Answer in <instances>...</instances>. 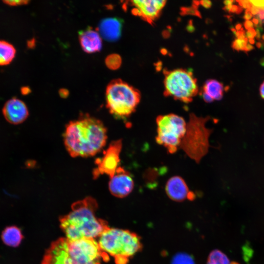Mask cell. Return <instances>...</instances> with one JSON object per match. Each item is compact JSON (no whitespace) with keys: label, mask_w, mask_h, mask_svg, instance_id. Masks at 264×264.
<instances>
[{"label":"cell","mask_w":264,"mask_h":264,"mask_svg":"<svg viewBox=\"0 0 264 264\" xmlns=\"http://www.w3.org/2000/svg\"><path fill=\"white\" fill-rule=\"evenodd\" d=\"M233 2V0H225L224 1V4L226 5V6H228V5H232V3Z\"/></svg>","instance_id":"38"},{"label":"cell","mask_w":264,"mask_h":264,"mask_svg":"<svg viewBox=\"0 0 264 264\" xmlns=\"http://www.w3.org/2000/svg\"><path fill=\"white\" fill-rule=\"evenodd\" d=\"M232 5H228V6H225L224 8V9L226 11H229L230 12L231 8H232Z\"/></svg>","instance_id":"39"},{"label":"cell","mask_w":264,"mask_h":264,"mask_svg":"<svg viewBox=\"0 0 264 264\" xmlns=\"http://www.w3.org/2000/svg\"><path fill=\"white\" fill-rule=\"evenodd\" d=\"M227 256L221 251L216 249L209 254L207 264H230Z\"/></svg>","instance_id":"19"},{"label":"cell","mask_w":264,"mask_h":264,"mask_svg":"<svg viewBox=\"0 0 264 264\" xmlns=\"http://www.w3.org/2000/svg\"><path fill=\"white\" fill-rule=\"evenodd\" d=\"M81 46L84 51L88 53L99 51L102 47L100 35L91 28H88L79 33Z\"/></svg>","instance_id":"14"},{"label":"cell","mask_w":264,"mask_h":264,"mask_svg":"<svg viewBox=\"0 0 264 264\" xmlns=\"http://www.w3.org/2000/svg\"><path fill=\"white\" fill-rule=\"evenodd\" d=\"M262 28H257L256 29V39L257 40H259L260 39V37H261V33H260V31H261V29Z\"/></svg>","instance_id":"35"},{"label":"cell","mask_w":264,"mask_h":264,"mask_svg":"<svg viewBox=\"0 0 264 264\" xmlns=\"http://www.w3.org/2000/svg\"><path fill=\"white\" fill-rule=\"evenodd\" d=\"M30 89L28 87H24L21 88V93L23 95H26L29 93Z\"/></svg>","instance_id":"30"},{"label":"cell","mask_w":264,"mask_h":264,"mask_svg":"<svg viewBox=\"0 0 264 264\" xmlns=\"http://www.w3.org/2000/svg\"><path fill=\"white\" fill-rule=\"evenodd\" d=\"M248 41L250 44H254L255 43V41L254 39H249Z\"/></svg>","instance_id":"42"},{"label":"cell","mask_w":264,"mask_h":264,"mask_svg":"<svg viewBox=\"0 0 264 264\" xmlns=\"http://www.w3.org/2000/svg\"><path fill=\"white\" fill-rule=\"evenodd\" d=\"M223 87L221 83L215 80H207L203 87V92L213 100H220L223 95Z\"/></svg>","instance_id":"18"},{"label":"cell","mask_w":264,"mask_h":264,"mask_svg":"<svg viewBox=\"0 0 264 264\" xmlns=\"http://www.w3.org/2000/svg\"><path fill=\"white\" fill-rule=\"evenodd\" d=\"M252 15L250 12V10L247 9L245 10L244 16H243V18L246 20V21H249V20L251 19L252 18Z\"/></svg>","instance_id":"27"},{"label":"cell","mask_w":264,"mask_h":264,"mask_svg":"<svg viewBox=\"0 0 264 264\" xmlns=\"http://www.w3.org/2000/svg\"><path fill=\"white\" fill-rule=\"evenodd\" d=\"M262 39L264 40V35L262 36Z\"/></svg>","instance_id":"46"},{"label":"cell","mask_w":264,"mask_h":264,"mask_svg":"<svg viewBox=\"0 0 264 264\" xmlns=\"http://www.w3.org/2000/svg\"><path fill=\"white\" fill-rule=\"evenodd\" d=\"M256 46L259 48H262V49H263V47H263L264 46L263 44L260 42H257L256 43Z\"/></svg>","instance_id":"40"},{"label":"cell","mask_w":264,"mask_h":264,"mask_svg":"<svg viewBox=\"0 0 264 264\" xmlns=\"http://www.w3.org/2000/svg\"><path fill=\"white\" fill-rule=\"evenodd\" d=\"M122 147L121 140L113 141L110 144L103 156L96 160L97 167L92 172L94 179L103 174L108 175L110 178L113 176L120 167V154Z\"/></svg>","instance_id":"9"},{"label":"cell","mask_w":264,"mask_h":264,"mask_svg":"<svg viewBox=\"0 0 264 264\" xmlns=\"http://www.w3.org/2000/svg\"><path fill=\"white\" fill-rule=\"evenodd\" d=\"M23 236L21 229L16 226L6 227L2 232L1 239L3 242L7 246L17 247L22 240Z\"/></svg>","instance_id":"16"},{"label":"cell","mask_w":264,"mask_h":264,"mask_svg":"<svg viewBox=\"0 0 264 264\" xmlns=\"http://www.w3.org/2000/svg\"><path fill=\"white\" fill-rule=\"evenodd\" d=\"M5 4L9 6H19L25 5L29 2V0H4L3 1Z\"/></svg>","instance_id":"23"},{"label":"cell","mask_w":264,"mask_h":264,"mask_svg":"<svg viewBox=\"0 0 264 264\" xmlns=\"http://www.w3.org/2000/svg\"><path fill=\"white\" fill-rule=\"evenodd\" d=\"M134 187L131 175L124 168L119 167L113 176L110 178L109 189L114 196L123 198L129 195Z\"/></svg>","instance_id":"10"},{"label":"cell","mask_w":264,"mask_h":264,"mask_svg":"<svg viewBox=\"0 0 264 264\" xmlns=\"http://www.w3.org/2000/svg\"><path fill=\"white\" fill-rule=\"evenodd\" d=\"M157 124V143L165 147L169 153H175L180 147L186 131L187 123L175 114L158 116Z\"/></svg>","instance_id":"7"},{"label":"cell","mask_w":264,"mask_h":264,"mask_svg":"<svg viewBox=\"0 0 264 264\" xmlns=\"http://www.w3.org/2000/svg\"><path fill=\"white\" fill-rule=\"evenodd\" d=\"M260 64H261L262 66H264V58H263L262 59H261V60L260 61Z\"/></svg>","instance_id":"43"},{"label":"cell","mask_w":264,"mask_h":264,"mask_svg":"<svg viewBox=\"0 0 264 264\" xmlns=\"http://www.w3.org/2000/svg\"><path fill=\"white\" fill-rule=\"evenodd\" d=\"M241 28H242V25L241 24H237L236 25V29L238 30H240Z\"/></svg>","instance_id":"41"},{"label":"cell","mask_w":264,"mask_h":264,"mask_svg":"<svg viewBox=\"0 0 264 264\" xmlns=\"http://www.w3.org/2000/svg\"><path fill=\"white\" fill-rule=\"evenodd\" d=\"M106 106L116 118L124 119L132 113L139 103V91L121 79H115L107 86Z\"/></svg>","instance_id":"5"},{"label":"cell","mask_w":264,"mask_h":264,"mask_svg":"<svg viewBox=\"0 0 264 264\" xmlns=\"http://www.w3.org/2000/svg\"><path fill=\"white\" fill-rule=\"evenodd\" d=\"M230 264H239L238 263H237V262H232L230 263Z\"/></svg>","instance_id":"45"},{"label":"cell","mask_w":264,"mask_h":264,"mask_svg":"<svg viewBox=\"0 0 264 264\" xmlns=\"http://www.w3.org/2000/svg\"><path fill=\"white\" fill-rule=\"evenodd\" d=\"M107 133L102 121L85 115L66 125L64 134L65 146L72 157L93 156L105 146Z\"/></svg>","instance_id":"1"},{"label":"cell","mask_w":264,"mask_h":264,"mask_svg":"<svg viewBox=\"0 0 264 264\" xmlns=\"http://www.w3.org/2000/svg\"><path fill=\"white\" fill-rule=\"evenodd\" d=\"M107 66L112 70L119 68L121 64L120 56L116 54H112L107 56L105 60Z\"/></svg>","instance_id":"21"},{"label":"cell","mask_w":264,"mask_h":264,"mask_svg":"<svg viewBox=\"0 0 264 264\" xmlns=\"http://www.w3.org/2000/svg\"><path fill=\"white\" fill-rule=\"evenodd\" d=\"M16 54V49L10 43L0 40V66L9 65L14 60Z\"/></svg>","instance_id":"17"},{"label":"cell","mask_w":264,"mask_h":264,"mask_svg":"<svg viewBox=\"0 0 264 264\" xmlns=\"http://www.w3.org/2000/svg\"><path fill=\"white\" fill-rule=\"evenodd\" d=\"M231 31L233 32L234 34L235 35L237 32V31L236 30V29L234 28H231Z\"/></svg>","instance_id":"44"},{"label":"cell","mask_w":264,"mask_h":264,"mask_svg":"<svg viewBox=\"0 0 264 264\" xmlns=\"http://www.w3.org/2000/svg\"><path fill=\"white\" fill-rule=\"evenodd\" d=\"M248 39L245 38L244 40L236 39L232 44V47L238 51L244 50L247 44Z\"/></svg>","instance_id":"22"},{"label":"cell","mask_w":264,"mask_h":264,"mask_svg":"<svg viewBox=\"0 0 264 264\" xmlns=\"http://www.w3.org/2000/svg\"><path fill=\"white\" fill-rule=\"evenodd\" d=\"M164 87L166 95L185 103L191 102L198 91L197 81L192 73L182 69L167 72Z\"/></svg>","instance_id":"8"},{"label":"cell","mask_w":264,"mask_h":264,"mask_svg":"<svg viewBox=\"0 0 264 264\" xmlns=\"http://www.w3.org/2000/svg\"><path fill=\"white\" fill-rule=\"evenodd\" d=\"M246 37L249 39H253L256 35V31L253 28H250L246 33Z\"/></svg>","instance_id":"25"},{"label":"cell","mask_w":264,"mask_h":264,"mask_svg":"<svg viewBox=\"0 0 264 264\" xmlns=\"http://www.w3.org/2000/svg\"><path fill=\"white\" fill-rule=\"evenodd\" d=\"M209 119L190 114L186 132L180 145L179 148L197 163L208 152L209 138L213 131L206 127V123Z\"/></svg>","instance_id":"6"},{"label":"cell","mask_w":264,"mask_h":264,"mask_svg":"<svg viewBox=\"0 0 264 264\" xmlns=\"http://www.w3.org/2000/svg\"><path fill=\"white\" fill-rule=\"evenodd\" d=\"M254 48V47L250 44H247L244 51H250Z\"/></svg>","instance_id":"36"},{"label":"cell","mask_w":264,"mask_h":264,"mask_svg":"<svg viewBox=\"0 0 264 264\" xmlns=\"http://www.w3.org/2000/svg\"><path fill=\"white\" fill-rule=\"evenodd\" d=\"M132 2L136 7V12L150 22L158 16L166 2L165 0H139Z\"/></svg>","instance_id":"13"},{"label":"cell","mask_w":264,"mask_h":264,"mask_svg":"<svg viewBox=\"0 0 264 264\" xmlns=\"http://www.w3.org/2000/svg\"><path fill=\"white\" fill-rule=\"evenodd\" d=\"M59 93L61 97H66L68 95V91L67 89L63 88L60 90Z\"/></svg>","instance_id":"29"},{"label":"cell","mask_w":264,"mask_h":264,"mask_svg":"<svg viewBox=\"0 0 264 264\" xmlns=\"http://www.w3.org/2000/svg\"><path fill=\"white\" fill-rule=\"evenodd\" d=\"M171 264H195L193 258L185 253H178L173 258Z\"/></svg>","instance_id":"20"},{"label":"cell","mask_w":264,"mask_h":264,"mask_svg":"<svg viewBox=\"0 0 264 264\" xmlns=\"http://www.w3.org/2000/svg\"><path fill=\"white\" fill-rule=\"evenodd\" d=\"M244 26L245 28L248 30L250 28H252L253 27V23L250 21H246L244 23Z\"/></svg>","instance_id":"28"},{"label":"cell","mask_w":264,"mask_h":264,"mask_svg":"<svg viewBox=\"0 0 264 264\" xmlns=\"http://www.w3.org/2000/svg\"><path fill=\"white\" fill-rule=\"evenodd\" d=\"M122 26V22L119 19L108 18L100 22L98 28L101 36L105 40L114 42L121 35Z\"/></svg>","instance_id":"15"},{"label":"cell","mask_w":264,"mask_h":264,"mask_svg":"<svg viewBox=\"0 0 264 264\" xmlns=\"http://www.w3.org/2000/svg\"><path fill=\"white\" fill-rule=\"evenodd\" d=\"M252 22L255 24V27H257L260 23L259 20L256 18L252 19Z\"/></svg>","instance_id":"37"},{"label":"cell","mask_w":264,"mask_h":264,"mask_svg":"<svg viewBox=\"0 0 264 264\" xmlns=\"http://www.w3.org/2000/svg\"><path fill=\"white\" fill-rule=\"evenodd\" d=\"M165 190L169 198L176 201H182L186 199L193 200L195 198L194 193L190 191L184 180L179 176L169 178Z\"/></svg>","instance_id":"12"},{"label":"cell","mask_w":264,"mask_h":264,"mask_svg":"<svg viewBox=\"0 0 264 264\" xmlns=\"http://www.w3.org/2000/svg\"><path fill=\"white\" fill-rule=\"evenodd\" d=\"M237 1L243 8H247L248 9H250L252 6V4L248 0H238Z\"/></svg>","instance_id":"24"},{"label":"cell","mask_w":264,"mask_h":264,"mask_svg":"<svg viewBox=\"0 0 264 264\" xmlns=\"http://www.w3.org/2000/svg\"><path fill=\"white\" fill-rule=\"evenodd\" d=\"M202 4L206 8L210 7L212 4L211 2L209 0L202 1Z\"/></svg>","instance_id":"32"},{"label":"cell","mask_w":264,"mask_h":264,"mask_svg":"<svg viewBox=\"0 0 264 264\" xmlns=\"http://www.w3.org/2000/svg\"><path fill=\"white\" fill-rule=\"evenodd\" d=\"M101 250L113 257L116 264H127L129 259L142 249L140 238L129 230L109 227L97 241Z\"/></svg>","instance_id":"4"},{"label":"cell","mask_w":264,"mask_h":264,"mask_svg":"<svg viewBox=\"0 0 264 264\" xmlns=\"http://www.w3.org/2000/svg\"><path fill=\"white\" fill-rule=\"evenodd\" d=\"M239 7H238V6L236 5H232V8L230 12H232V13L236 12L237 13L239 10Z\"/></svg>","instance_id":"33"},{"label":"cell","mask_w":264,"mask_h":264,"mask_svg":"<svg viewBox=\"0 0 264 264\" xmlns=\"http://www.w3.org/2000/svg\"><path fill=\"white\" fill-rule=\"evenodd\" d=\"M2 111L6 120L14 125L22 123L29 115L25 104L16 97L7 100L3 105Z\"/></svg>","instance_id":"11"},{"label":"cell","mask_w":264,"mask_h":264,"mask_svg":"<svg viewBox=\"0 0 264 264\" xmlns=\"http://www.w3.org/2000/svg\"><path fill=\"white\" fill-rule=\"evenodd\" d=\"M249 10L252 15H256L259 12V7L252 5Z\"/></svg>","instance_id":"26"},{"label":"cell","mask_w":264,"mask_h":264,"mask_svg":"<svg viewBox=\"0 0 264 264\" xmlns=\"http://www.w3.org/2000/svg\"><path fill=\"white\" fill-rule=\"evenodd\" d=\"M260 94L262 97L264 99V82L261 85L260 87Z\"/></svg>","instance_id":"34"},{"label":"cell","mask_w":264,"mask_h":264,"mask_svg":"<svg viewBox=\"0 0 264 264\" xmlns=\"http://www.w3.org/2000/svg\"><path fill=\"white\" fill-rule=\"evenodd\" d=\"M202 97L205 102H211L213 101V100L210 96L204 92L202 93Z\"/></svg>","instance_id":"31"},{"label":"cell","mask_w":264,"mask_h":264,"mask_svg":"<svg viewBox=\"0 0 264 264\" xmlns=\"http://www.w3.org/2000/svg\"><path fill=\"white\" fill-rule=\"evenodd\" d=\"M109 260L95 239L71 240L66 237L51 243L42 264H101Z\"/></svg>","instance_id":"3"},{"label":"cell","mask_w":264,"mask_h":264,"mask_svg":"<svg viewBox=\"0 0 264 264\" xmlns=\"http://www.w3.org/2000/svg\"><path fill=\"white\" fill-rule=\"evenodd\" d=\"M96 200L91 197L73 203L71 211L60 219V227L71 240L95 239L110 227L96 216Z\"/></svg>","instance_id":"2"}]
</instances>
